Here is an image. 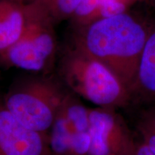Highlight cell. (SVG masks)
<instances>
[{
    "label": "cell",
    "instance_id": "1",
    "mask_svg": "<svg viewBox=\"0 0 155 155\" xmlns=\"http://www.w3.org/2000/svg\"><path fill=\"white\" fill-rule=\"evenodd\" d=\"M154 21L148 13L130 9L73 28L71 43L107 65L130 92Z\"/></svg>",
    "mask_w": 155,
    "mask_h": 155
},
{
    "label": "cell",
    "instance_id": "2",
    "mask_svg": "<svg viewBox=\"0 0 155 155\" xmlns=\"http://www.w3.org/2000/svg\"><path fill=\"white\" fill-rule=\"evenodd\" d=\"M59 80L69 91L96 107L113 108L131 106L129 91L107 65L71 43L58 65Z\"/></svg>",
    "mask_w": 155,
    "mask_h": 155
},
{
    "label": "cell",
    "instance_id": "3",
    "mask_svg": "<svg viewBox=\"0 0 155 155\" xmlns=\"http://www.w3.org/2000/svg\"><path fill=\"white\" fill-rule=\"evenodd\" d=\"M22 78L3 95L8 111L30 130L48 135L69 94L59 79L35 74Z\"/></svg>",
    "mask_w": 155,
    "mask_h": 155
},
{
    "label": "cell",
    "instance_id": "4",
    "mask_svg": "<svg viewBox=\"0 0 155 155\" xmlns=\"http://www.w3.org/2000/svg\"><path fill=\"white\" fill-rule=\"evenodd\" d=\"M28 3L30 16L26 29L16 43L0 53V65L49 75L58 52L55 25L35 3Z\"/></svg>",
    "mask_w": 155,
    "mask_h": 155
},
{
    "label": "cell",
    "instance_id": "5",
    "mask_svg": "<svg viewBox=\"0 0 155 155\" xmlns=\"http://www.w3.org/2000/svg\"><path fill=\"white\" fill-rule=\"evenodd\" d=\"M89 108L69 92L48 134L52 155H88Z\"/></svg>",
    "mask_w": 155,
    "mask_h": 155
},
{
    "label": "cell",
    "instance_id": "6",
    "mask_svg": "<svg viewBox=\"0 0 155 155\" xmlns=\"http://www.w3.org/2000/svg\"><path fill=\"white\" fill-rule=\"evenodd\" d=\"M89 134L88 155H135L138 142L116 109L89 108Z\"/></svg>",
    "mask_w": 155,
    "mask_h": 155
},
{
    "label": "cell",
    "instance_id": "7",
    "mask_svg": "<svg viewBox=\"0 0 155 155\" xmlns=\"http://www.w3.org/2000/svg\"><path fill=\"white\" fill-rule=\"evenodd\" d=\"M0 155H52L48 136L24 127L6 107L0 95Z\"/></svg>",
    "mask_w": 155,
    "mask_h": 155
},
{
    "label": "cell",
    "instance_id": "8",
    "mask_svg": "<svg viewBox=\"0 0 155 155\" xmlns=\"http://www.w3.org/2000/svg\"><path fill=\"white\" fill-rule=\"evenodd\" d=\"M130 94L131 106L139 108L155 107V21L145 44Z\"/></svg>",
    "mask_w": 155,
    "mask_h": 155
},
{
    "label": "cell",
    "instance_id": "9",
    "mask_svg": "<svg viewBox=\"0 0 155 155\" xmlns=\"http://www.w3.org/2000/svg\"><path fill=\"white\" fill-rule=\"evenodd\" d=\"M30 5L25 0H0V53L9 49L24 33Z\"/></svg>",
    "mask_w": 155,
    "mask_h": 155
},
{
    "label": "cell",
    "instance_id": "10",
    "mask_svg": "<svg viewBox=\"0 0 155 155\" xmlns=\"http://www.w3.org/2000/svg\"><path fill=\"white\" fill-rule=\"evenodd\" d=\"M45 13L54 25L71 19L81 0H32Z\"/></svg>",
    "mask_w": 155,
    "mask_h": 155
},
{
    "label": "cell",
    "instance_id": "11",
    "mask_svg": "<svg viewBox=\"0 0 155 155\" xmlns=\"http://www.w3.org/2000/svg\"><path fill=\"white\" fill-rule=\"evenodd\" d=\"M104 2V0H81L70 19L73 28H80L98 20Z\"/></svg>",
    "mask_w": 155,
    "mask_h": 155
},
{
    "label": "cell",
    "instance_id": "12",
    "mask_svg": "<svg viewBox=\"0 0 155 155\" xmlns=\"http://www.w3.org/2000/svg\"><path fill=\"white\" fill-rule=\"evenodd\" d=\"M137 127L138 131L155 133V107L141 108Z\"/></svg>",
    "mask_w": 155,
    "mask_h": 155
},
{
    "label": "cell",
    "instance_id": "13",
    "mask_svg": "<svg viewBox=\"0 0 155 155\" xmlns=\"http://www.w3.org/2000/svg\"><path fill=\"white\" fill-rule=\"evenodd\" d=\"M139 132L141 135V141L155 153V133L145 131H139Z\"/></svg>",
    "mask_w": 155,
    "mask_h": 155
},
{
    "label": "cell",
    "instance_id": "14",
    "mask_svg": "<svg viewBox=\"0 0 155 155\" xmlns=\"http://www.w3.org/2000/svg\"><path fill=\"white\" fill-rule=\"evenodd\" d=\"M135 155H155V153L147 146L142 141L138 142Z\"/></svg>",
    "mask_w": 155,
    "mask_h": 155
},
{
    "label": "cell",
    "instance_id": "15",
    "mask_svg": "<svg viewBox=\"0 0 155 155\" xmlns=\"http://www.w3.org/2000/svg\"><path fill=\"white\" fill-rule=\"evenodd\" d=\"M145 3L147 4L149 7L155 9V0H145Z\"/></svg>",
    "mask_w": 155,
    "mask_h": 155
},
{
    "label": "cell",
    "instance_id": "16",
    "mask_svg": "<svg viewBox=\"0 0 155 155\" xmlns=\"http://www.w3.org/2000/svg\"><path fill=\"white\" fill-rule=\"evenodd\" d=\"M139 2H144L145 0H139Z\"/></svg>",
    "mask_w": 155,
    "mask_h": 155
},
{
    "label": "cell",
    "instance_id": "17",
    "mask_svg": "<svg viewBox=\"0 0 155 155\" xmlns=\"http://www.w3.org/2000/svg\"><path fill=\"white\" fill-rule=\"evenodd\" d=\"M25 1H32V0H25Z\"/></svg>",
    "mask_w": 155,
    "mask_h": 155
},
{
    "label": "cell",
    "instance_id": "18",
    "mask_svg": "<svg viewBox=\"0 0 155 155\" xmlns=\"http://www.w3.org/2000/svg\"><path fill=\"white\" fill-rule=\"evenodd\" d=\"M2 66H1V65H0V68H1ZM0 75H1V73H0Z\"/></svg>",
    "mask_w": 155,
    "mask_h": 155
}]
</instances>
